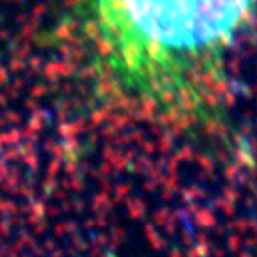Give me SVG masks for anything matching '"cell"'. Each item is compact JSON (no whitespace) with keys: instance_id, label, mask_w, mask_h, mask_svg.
<instances>
[{"instance_id":"1","label":"cell","mask_w":257,"mask_h":257,"mask_svg":"<svg viewBox=\"0 0 257 257\" xmlns=\"http://www.w3.org/2000/svg\"><path fill=\"white\" fill-rule=\"evenodd\" d=\"M99 54L120 88L162 113L208 105L254 0H88Z\"/></svg>"}]
</instances>
